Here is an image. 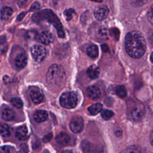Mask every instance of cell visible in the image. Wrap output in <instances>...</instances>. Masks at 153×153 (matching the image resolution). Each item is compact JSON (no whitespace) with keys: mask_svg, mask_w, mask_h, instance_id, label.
Masks as SVG:
<instances>
[{"mask_svg":"<svg viewBox=\"0 0 153 153\" xmlns=\"http://www.w3.org/2000/svg\"><path fill=\"white\" fill-rule=\"evenodd\" d=\"M125 47L130 56L133 58H139L145 53L146 44L142 33L138 31L133 30L126 36Z\"/></svg>","mask_w":153,"mask_h":153,"instance_id":"obj_1","label":"cell"},{"mask_svg":"<svg viewBox=\"0 0 153 153\" xmlns=\"http://www.w3.org/2000/svg\"><path fill=\"white\" fill-rule=\"evenodd\" d=\"M33 21L35 22H39L42 20H45L51 24L56 29L58 36L60 38L65 37V32L63 29L62 25L56 15V14L50 9H45L39 13H36L32 16Z\"/></svg>","mask_w":153,"mask_h":153,"instance_id":"obj_2","label":"cell"},{"mask_svg":"<svg viewBox=\"0 0 153 153\" xmlns=\"http://www.w3.org/2000/svg\"><path fill=\"white\" fill-rule=\"evenodd\" d=\"M47 81L51 85H62L66 81V74L63 67L57 64L52 65L47 71Z\"/></svg>","mask_w":153,"mask_h":153,"instance_id":"obj_3","label":"cell"},{"mask_svg":"<svg viewBox=\"0 0 153 153\" xmlns=\"http://www.w3.org/2000/svg\"><path fill=\"white\" fill-rule=\"evenodd\" d=\"M127 114L131 120L140 121L145 116V108L142 104L131 100L127 103Z\"/></svg>","mask_w":153,"mask_h":153,"instance_id":"obj_4","label":"cell"},{"mask_svg":"<svg viewBox=\"0 0 153 153\" xmlns=\"http://www.w3.org/2000/svg\"><path fill=\"white\" fill-rule=\"evenodd\" d=\"M78 102V95L74 91L63 93L60 97V103L62 106L67 109L75 108Z\"/></svg>","mask_w":153,"mask_h":153,"instance_id":"obj_5","label":"cell"},{"mask_svg":"<svg viewBox=\"0 0 153 153\" xmlns=\"http://www.w3.org/2000/svg\"><path fill=\"white\" fill-rule=\"evenodd\" d=\"M90 34L93 39L97 41H104L108 38V31L106 28L102 26L93 28Z\"/></svg>","mask_w":153,"mask_h":153,"instance_id":"obj_6","label":"cell"},{"mask_svg":"<svg viewBox=\"0 0 153 153\" xmlns=\"http://www.w3.org/2000/svg\"><path fill=\"white\" fill-rule=\"evenodd\" d=\"M31 54L35 61L41 62L45 57L46 50L42 45H35L31 48Z\"/></svg>","mask_w":153,"mask_h":153,"instance_id":"obj_7","label":"cell"},{"mask_svg":"<svg viewBox=\"0 0 153 153\" xmlns=\"http://www.w3.org/2000/svg\"><path fill=\"white\" fill-rule=\"evenodd\" d=\"M69 127L74 133H79L84 127V121L82 118L78 115L73 117L70 122Z\"/></svg>","mask_w":153,"mask_h":153,"instance_id":"obj_8","label":"cell"},{"mask_svg":"<svg viewBox=\"0 0 153 153\" xmlns=\"http://www.w3.org/2000/svg\"><path fill=\"white\" fill-rule=\"evenodd\" d=\"M37 38L40 42L45 45L50 44L54 40V36L53 34L47 30L41 32L39 35H38Z\"/></svg>","mask_w":153,"mask_h":153,"instance_id":"obj_9","label":"cell"},{"mask_svg":"<svg viewBox=\"0 0 153 153\" xmlns=\"http://www.w3.org/2000/svg\"><path fill=\"white\" fill-rule=\"evenodd\" d=\"M109 13V9L106 6L97 7L94 11L95 18L98 20H103L106 19Z\"/></svg>","mask_w":153,"mask_h":153,"instance_id":"obj_10","label":"cell"},{"mask_svg":"<svg viewBox=\"0 0 153 153\" xmlns=\"http://www.w3.org/2000/svg\"><path fill=\"white\" fill-rule=\"evenodd\" d=\"M27 58L25 52L20 53L15 57L14 63L15 66L18 69L23 68L27 64Z\"/></svg>","mask_w":153,"mask_h":153,"instance_id":"obj_11","label":"cell"},{"mask_svg":"<svg viewBox=\"0 0 153 153\" xmlns=\"http://www.w3.org/2000/svg\"><path fill=\"white\" fill-rule=\"evenodd\" d=\"M87 96L91 99H97L100 97L101 93L100 90L97 86H89L86 90Z\"/></svg>","mask_w":153,"mask_h":153,"instance_id":"obj_12","label":"cell"},{"mask_svg":"<svg viewBox=\"0 0 153 153\" xmlns=\"http://www.w3.org/2000/svg\"><path fill=\"white\" fill-rule=\"evenodd\" d=\"M16 137L19 140H25L28 137V130L27 128L25 126H20L16 130L15 133Z\"/></svg>","mask_w":153,"mask_h":153,"instance_id":"obj_13","label":"cell"},{"mask_svg":"<svg viewBox=\"0 0 153 153\" xmlns=\"http://www.w3.org/2000/svg\"><path fill=\"white\" fill-rule=\"evenodd\" d=\"M48 113L44 110H37L33 114V118L37 123H42L48 118Z\"/></svg>","mask_w":153,"mask_h":153,"instance_id":"obj_14","label":"cell"},{"mask_svg":"<svg viewBox=\"0 0 153 153\" xmlns=\"http://www.w3.org/2000/svg\"><path fill=\"white\" fill-rule=\"evenodd\" d=\"M30 96L32 102L35 104L40 103L42 102L44 96L43 94L39 90H33L30 92Z\"/></svg>","mask_w":153,"mask_h":153,"instance_id":"obj_15","label":"cell"},{"mask_svg":"<svg viewBox=\"0 0 153 153\" xmlns=\"http://www.w3.org/2000/svg\"><path fill=\"white\" fill-rule=\"evenodd\" d=\"M56 141L59 145L65 146L69 142L70 137L67 133L62 132L58 134L57 136L56 137Z\"/></svg>","mask_w":153,"mask_h":153,"instance_id":"obj_16","label":"cell"},{"mask_svg":"<svg viewBox=\"0 0 153 153\" xmlns=\"http://www.w3.org/2000/svg\"><path fill=\"white\" fill-rule=\"evenodd\" d=\"M2 117L6 121H11L15 118V112L12 109L6 107L2 111Z\"/></svg>","mask_w":153,"mask_h":153,"instance_id":"obj_17","label":"cell"},{"mask_svg":"<svg viewBox=\"0 0 153 153\" xmlns=\"http://www.w3.org/2000/svg\"><path fill=\"white\" fill-rule=\"evenodd\" d=\"M87 74L88 76L91 79L97 78L100 74L99 68L95 65H91L88 68L87 71Z\"/></svg>","mask_w":153,"mask_h":153,"instance_id":"obj_18","label":"cell"},{"mask_svg":"<svg viewBox=\"0 0 153 153\" xmlns=\"http://www.w3.org/2000/svg\"><path fill=\"white\" fill-rule=\"evenodd\" d=\"M13 10L11 7H4L1 10V18L2 20L8 19L13 14Z\"/></svg>","mask_w":153,"mask_h":153,"instance_id":"obj_19","label":"cell"},{"mask_svg":"<svg viewBox=\"0 0 153 153\" xmlns=\"http://www.w3.org/2000/svg\"><path fill=\"white\" fill-rule=\"evenodd\" d=\"M102 109H103L102 105L101 103H97L91 105L90 107H88V111L90 114L94 115L97 114L100 112H101Z\"/></svg>","mask_w":153,"mask_h":153,"instance_id":"obj_20","label":"cell"},{"mask_svg":"<svg viewBox=\"0 0 153 153\" xmlns=\"http://www.w3.org/2000/svg\"><path fill=\"white\" fill-rule=\"evenodd\" d=\"M87 54L91 58H96L99 55V50L97 45H90L87 49Z\"/></svg>","mask_w":153,"mask_h":153,"instance_id":"obj_21","label":"cell"},{"mask_svg":"<svg viewBox=\"0 0 153 153\" xmlns=\"http://www.w3.org/2000/svg\"><path fill=\"white\" fill-rule=\"evenodd\" d=\"M116 94L121 98H124L127 95V90L124 85H118L115 88Z\"/></svg>","mask_w":153,"mask_h":153,"instance_id":"obj_22","label":"cell"},{"mask_svg":"<svg viewBox=\"0 0 153 153\" xmlns=\"http://www.w3.org/2000/svg\"><path fill=\"white\" fill-rule=\"evenodd\" d=\"M0 134L5 137L10 135V130L8 126L6 124H0Z\"/></svg>","mask_w":153,"mask_h":153,"instance_id":"obj_23","label":"cell"},{"mask_svg":"<svg viewBox=\"0 0 153 153\" xmlns=\"http://www.w3.org/2000/svg\"><path fill=\"white\" fill-rule=\"evenodd\" d=\"M11 104L16 108H21L23 106V102L22 100L20 98L18 97H14L11 99L10 100Z\"/></svg>","mask_w":153,"mask_h":153,"instance_id":"obj_24","label":"cell"},{"mask_svg":"<svg viewBox=\"0 0 153 153\" xmlns=\"http://www.w3.org/2000/svg\"><path fill=\"white\" fill-rule=\"evenodd\" d=\"M114 115V112L109 109H104L101 111V117L105 120H109Z\"/></svg>","mask_w":153,"mask_h":153,"instance_id":"obj_25","label":"cell"},{"mask_svg":"<svg viewBox=\"0 0 153 153\" xmlns=\"http://www.w3.org/2000/svg\"><path fill=\"white\" fill-rule=\"evenodd\" d=\"M74 14H75V10L72 8L66 10L64 11V16L67 20H70L72 18L73 15Z\"/></svg>","mask_w":153,"mask_h":153,"instance_id":"obj_26","label":"cell"},{"mask_svg":"<svg viewBox=\"0 0 153 153\" xmlns=\"http://www.w3.org/2000/svg\"><path fill=\"white\" fill-rule=\"evenodd\" d=\"M147 18L148 21L153 25V5L151 6L147 12Z\"/></svg>","mask_w":153,"mask_h":153,"instance_id":"obj_27","label":"cell"},{"mask_svg":"<svg viewBox=\"0 0 153 153\" xmlns=\"http://www.w3.org/2000/svg\"><path fill=\"white\" fill-rule=\"evenodd\" d=\"M139 148H137L136 146H131L130 147H128L126 149L125 151H123V152H140V150L138 149Z\"/></svg>","mask_w":153,"mask_h":153,"instance_id":"obj_28","label":"cell"},{"mask_svg":"<svg viewBox=\"0 0 153 153\" xmlns=\"http://www.w3.org/2000/svg\"><path fill=\"white\" fill-rule=\"evenodd\" d=\"M40 8V4L39 2H36L35 3H33L32 6L30 7V11H37Z\"/></svg>","mask_w":153,"mask_h":153,"instance_id":"obj_29","label":"cell"},{"mask_svg":"<svg viewBox=\"0 0 153 153\" xmlns=\"http://www.w3.org/2000/svg\"><path fill=\"white\" fill-rule=\"evenodd\" d=\"M11 151L10 148L7 146H3L0 147V153H7Z\"/></svg>","mask_w":153,"mask_h":153,"instance_id":"obj_30","label":"cell"},{"mask_svg":"<svg viewBox=\"0 0 153 153\" xmlns=\"http://www.w3.org/2000/svg\"><path fill=\"white\" fill-rule=\"evenodd\" d=\"M52 137V134H51V133H50V134H47V136H45L44 137V141L45 142H48V141H50V140L51 139V138Z\"/></svg>","mask_w":153,"mask_h":153,"instance_id":"obj_31","label":"cell"},{"mask_svg":"<svg viewBox=\"0 0 153 153\" xmlns=\"http://www.w3.org/2000/svg\"><path fill=\"white\" fill-rule=\"evenodd\" d=\"M150 142H151L152 146H153V130L152 131V132L150 134Z\"/></svg>","mask_w":153,"mask_h":153,"instance_id":"obj_32","label":"cell"},{"mask_svg":"<svg viewBox=\"0 0 153 153\" xmlns=\"http://www.w3.org/2000/svg\"><path fill=\"white\" fill-rule=\"evenodd\" d=\"M150 60H151V61L153 63V51H152V54H151V55Z\"/></svg>","mask_w":153,"mask_h":153,"instance_id":"obj_33","label":"cell"},{"mask_svg":"<svg viewBox=\"0 0 153 153\" xmlns=\"http://www.w3.org/2000/svg\"><path fill=\"white\" fill-rule=\"evenodd\" d=\"M90 1L96 2H101L102 1V0H90Z\"/></svg>","mask_w":153,"mask_h":153,"instance_id":"obj_34","label":"cell"}]
</instances>
